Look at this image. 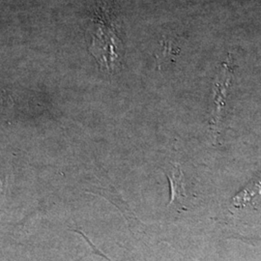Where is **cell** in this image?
<instances>
[{
    "mask_svg": "<svg viewBox=\"0 0 261 261\" xmlns=\"http://www.w3.org/2000/svg\"><path fill=\"white\" fill-rule=\"evenodd\" d=\"M232 71L227 64H224L221 73L218 75L214 85V112L211 119V129L214 136V140H217L219 136L220 122L222 119V112L225 105V99L227 90L230 85Z\"/></svg>",
    "mask_w": 261,
    "mask_h": 261,
    "instance_id": "6da1fadb",
    "label": "cell"
},
{
    "mask_svg": "<svg viewBox=\"0 0 261 261\" xmlns=\"http://www.w3.org/2000/svg\"><path fill=\"white\" fill-rule=\"evenodd\" d=\"M168 178L170 183L169 205L186 209L184 205L185 199L187 198L186 184L181 167L179 165H174L169 171Z\"/></svg>",
    "mask_w": 261,
    "mask_h": 261,
    "instance_id": "7a4b0ae2",
    "label": "cell"
},
{
    "mask_svg": "<svg viewBox=\"0 0 261 261\" xmlns=\"http://www.w3.org/2000/svg\"><path fill=\"white\" fill-rule=\"evenodd\" d=\"M261 195V173L252 178V181L231 199V207L241 209L248 205L256 196Z\"/></svg>",
    "mask_w": 261,
    "mask_h": 261,
    "instance_id": "3957f363",
    "label": "cell"
},
{
    "mask_svg": "<svg viewBox=\"0 0 261 261\" xmlns=\"http://www.w3.org/2000/svg\"><path fill=\"white\" fill-rule=\"evenodd\" d=\"M162 49L160 51V56H158L159 67L161 64L167 62L166 60L171 59L174 56H177L178 53L180 51V40H177L175 38L166 37L163 42Z\"/></svg>",
    "mask_w": 261,
    "mask_h": 261,
    "instance_id": "277c9868",
    "label": "cell"
}]
</instances>
